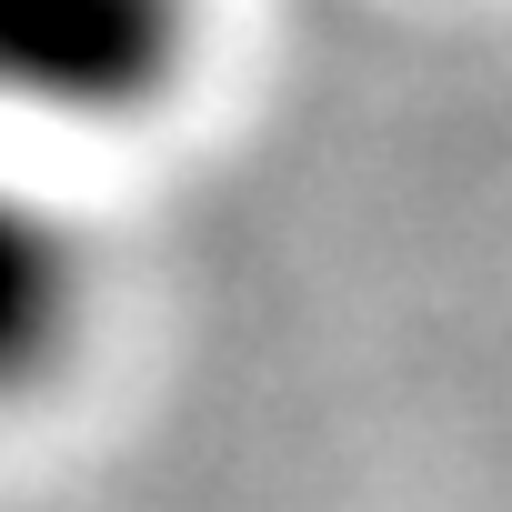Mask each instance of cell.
<instances>
[{
	"label": "cell",
	"mask_w": 512,
	"mask_h": 512,
	"mask_svg": "<svg viewBox=\"0 0 512 512\" xmlns=\"http://www.w3.org/2000/svg\"><path fill=\"white\" fill-rule=\"evenodd\" d=\"M91 312L101 262L81 221L0 171V412H31L51 382H71V362L91 352Z\"/></svg>",
	"instance_id": "6da1fadb"
}]
</instances>
